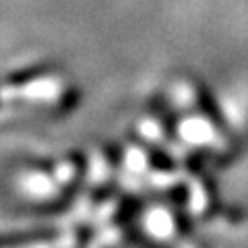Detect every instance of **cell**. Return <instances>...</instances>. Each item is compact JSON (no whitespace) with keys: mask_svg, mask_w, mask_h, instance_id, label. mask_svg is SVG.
<instances>
[{"mask_svg":"<svg viewBox=\"0 0 248 248\" xmlns=\"http://www.w3.org/2000/svg\"><path fill=\"white\" fill-rule=\"evenodd\" d=\"M19 248H73V240L68 236H60L56 240H44V242H35V244H27Z\"/></svg>","mask_w":248,"mask_h":248,"instance_id":"6da1fadb","label":"cell"}]
</instances>
